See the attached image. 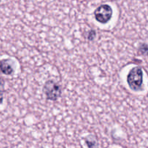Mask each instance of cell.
<instances>
[{
	"mask_svg": "<svg viewBox=\"0 0 148 148\" xmlns=\"http://www.w3.org/2000/svg\"><path fill=\"white\" fill-rule=\"evenodd\" d=\"M127 78L130 89L134 91H138L141 89L143 83V72L141 67L134 66L130 69Z\"/></svg>",
	"mask_w": 148,
	"mask_h": 148,
	"instance_id": "1",
	"label": "cell"
},
{
	"mask_svg": "<svg viewBox=\"0 0 148 148\" xmlns=\"http://www.w3.org/2000/svg\"><path fill=\"white\" fill-rule=\"evenodd\" d=\"M43 91L46 99L51 101H57L62 95L61 86L53 80H48L46 82L43 88Z\"/></svg>",
	"mask_w": 148,
	"mask_h": 148,
	"instance_id": "2",
	"label": "cell"
},
{
	"mask_svg": "<svg viewBox=\"0 0 148 148\" xmlns=\"http://www.w3.org/2000/svg\"><path fill=\"white\" fill-rule=\"evenodd\" d=\"M95 19L101 24H106L111 20L113 10L108 4H101L94 12Z\"/></svg>",
	"mask_w": 148,
	"mask_h": 148,
	"instance_id": "3",
	"label": "cell"
},
{
	"mask_svg": "<svg viewBox=\"0 0 148 148\" xmlns=\"http://www.w3.org/2000/svg\"><path fill=\"white\" fill-rule=\"evenodd\" d=\"M0 72L6 75H10L13 73L14 69L10 59L0 61Z\"/></svg>",
	"mask_w": 148,
	"mask_h": 148,
	"instance_id": "4",
	"label": "cell"
},
{
	"mask_svg": "<svg viewBox=\"0 0 148 148\" xmlns=\"http://www.w3.org/2000/svg\"><path fill=\"white\" fill-rule=\"evenodd\" d=\"M96 140H95L94 136H88L86 139H85V143H86L87 146L89 147H95L96 145Z\"/></svg>",
	"mask_w": 148,
	"mask_h": 148,
	"instance_id": "5",
	"label": "cell"
},
{
	"mask_svg": "<svg viewBox=\"0 0 148 148\" xmlns=\"http://www.w3.org/2000/svg\"><path fill=\"white\" fill-rule=\"evenodd\" d=\"M4 81L1 77H0V104L2 103L4 98Z\"/></svg>",
	"mask_w": 148,
	"mask_h": 148,
	"instance_id": "6",
	"label": "cell"
},
{
	"mask_svg": "<svg viewBox=\"0 0 148 148\" xmlns=\"http://www.w3.org/2000/svg\"><path fill=\"white\" fill-rule=\"evenodd\" d=\"M96 36V33H95V30H91L88 33V39L89 40H92Z\"/></svg>",
	"mask_w": 148,
	"mask_h": 148,
	"instance_id": "7",
	"label": "cell"
}]
</instances>
